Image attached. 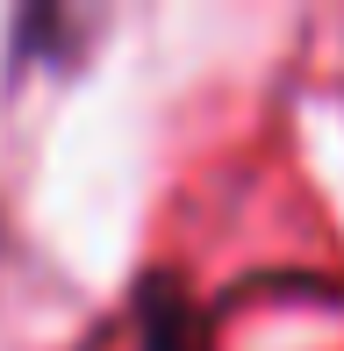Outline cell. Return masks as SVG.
<instances>
[{"label": "cell", "mask_w": 344, "mask_h": 351, "mask_svg": "<svg viewBox=\"0 0 344 351\" xmlns=\"http://www.w3.org/2000/svg\"><path fill=\"white\" fill-rule=\"evenodd\" d=\"M151 351H201L186 337V308L165 301V294H151Z\"/></svg>", "instance_id": "1"}]
</instances>
